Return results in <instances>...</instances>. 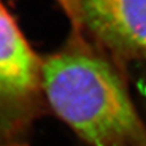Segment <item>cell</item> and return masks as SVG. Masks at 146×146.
<instances>
[{
	"mask_svg": "<svg viewBox=\"0 0 146 146\" xmlns=\"http://www.w3.org/2000/svg\"><path fill=\"white\" fill-rule=\"evenodd\" d=\"M52 111L91 146H146V124L121 76L104 55L78 42L43 60Z\"/></svg>",
	"mask_w": 146,
	"mask_h": 146,
	"instance_id": "obj_1",
	"label": "cell"
},
{
	"mask_svg": "<svg viewBox=\"0 0 146 146\" xmlns=\"http://www.w3.org/2000/svg\"><path fill=\"white\" fill-rule=\"evenodd\" d=\"M44 100L43 60L0 0V146H28Z\"/></svg>",
	"mask_w": 146,
	"mask_h": 146,
	"instance_id": "obj_2",
	"label": "cell"
},
{
	"mask_svg": "<svg viewBox=\"0 0 146 146\" xmlns=\"http://www.w3.org/2000/svg\"><path fill=\"white\" fill-rule=\"evenodd\" d=\"M77 21L114 54L146 60V0H78Z\"/></svg>",
	"mask_w": 146,
	"mask_h": 146,
	"instance_id": "obj_3",
	"label": "cell"
},
{
	"mask_svg": "<svg viewBox=\"0 0 146 146\" xmlns=\"http://www.w3.org/2000/svg\"><path fill=\"white\" fill-rule=\"evenodd\" d=\"M64 9L69 13V16L74 22H77V0H60Z\"/></svg>",
	"mask_w": 146,
	"mask_h": 146,
	"instance_id": "obj_4",
	"label": "cell"
}]
</instances>
